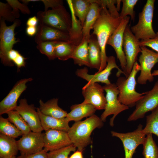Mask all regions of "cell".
I'll return each instance as SVG.
<instances>
[{"mask_svg":"<svg viewBox=\"0 0 158 158\" xmlns=\"http://www.w3.org/2000/svg\"><path fill=\"white\" fill-rule=\"evenodd\" d=\"M97 2L101 6V10L93 27L92 34L96 36L101 49V63L97 72H99L107 65L108 56L106 54V47L108 40L119 26L121 19L120 16L116 17L111 15L106 6L99 0H97Z\"/></svg>","mask_w":158,"mask_h":158,"instance_id":"cell-1","label":"cell"},{"mask_svg":"<svg viewBox=\"0 0 158 158\" xmlns=\"http://www.w3.org/2000/svg\"><path fill=\"white\" fill-rule=\"evenodd\" d=\"M103 125L100 118L94 114L83 121L75 122L68 133L77 150L83 152L91 143L90 135L93 130L97 128H101Z\"/></svg>","mask_w":158,"mask_h":158,"instance_id":"cell-2","label":"cell"},{"mask_svg":"<svg viewBox=\"0 0 158 158\" xmlns=\"http://www.w3.org/2000/svg\"><path fill=\"white\" fill-rule=\"evenodd\" d=\"M140 69V65L135 62L128 77H118L116 84L119 91L118 100L122 104L129 107L135 106L137 102L145 94V92L140 93L136 90V77Z\"/></svg>","mask_w":158,"mask_h":158,"instance_id":"cell-3","label":"cell"},{"mask_svg":"<svg viewBox=\"0 0 158 158\" xmlns=\"http://www.w3.org/2000/svg\"><path fill=\"white\" fill-rule=\"evenodd\" d=\"M40 24L69 32L71 27L72 18L65 7L56 8L37 13Z\"/></svg>","mask_w":158,"mask_h":158,"instance_id":"cell-4","label":"cell"},{"mask_svg":"<svg viewBox=\"0 0 158 158\" xmlns=\"http://www.w3.org/2000/svg\"><path fill=\"white\" fill-rule=\"evenodd\" d=\"M155 0H147L142 11L139 13L138 21L130 29L135 37L140 40L154 38L156 33L152 26Z\"/></svg>","mask_w":158,"mask_h":158,"instance_id":"cell-5","label":"cell"},{"mask_svg":"<svg viewBox=\"0 0 158 158\" xmlns=\"http://www.w3.org/2000/svg\"><path fill=\"white\" fill-rule=\"evenodd\" d=\"M21 22L16 19L11 25L7 26L5 20L0 19V58L2 63L5 66H13L14 64L9 59L8 53L12 49L14 44L18 42L15 37L14 30Z\"/></svg>","mask_w":158,"mask_h":158,"instance_id":"cell-6","label":"cell"},{"mask_svg":"<svg viewBox=\"0 0 158 158\" xmlns=\"http://www.w3.org/2000/svg\"><path fill=\"white\" fill-rule=\"evenodd\" d=\"M106 92V104L104 110L101 115L100 118L105 122L107 118L113 114L111 118L109 124L111 126L114 125V122L116 116L122 111L129 109V107L120 103L118 99L119 91L116 84L110 83L105 84L102 86Z\"/></svg>","mask_w":158,"mask_h":158,"instance_id":"cell-7","label":"cell"},{"mask_svg":"<svg viewBox=\"0 0 158 158\" xmlns=\"http://www.w3.org/2000/svg\"><path fill=\"white\" fill-rule=\"evenodd\" d=\"M140 41L132 33L129 25H128L124 31L123 40V48L126 62L124 72L126 78L131 72L133 65L136 62L138 54L141 52Z\"/></svg>","mask_w":158,"mask_h":158,"instance_id":"cell-8","label":"cell"},{"mask_svg":"<svg viewBox=\"0 0 158 158\" xmlns=\"http://www.w3.org/2000/svg\"><path fill=\"white\" fill-rule=\"evenodd\" d=\"M158 107V81L152 89L145 92L136 103L135 108L128 118V121H135L143 118L145 114Z\"/></svg>","mask_w":158,"mask_h":158,"instance_id":"cell-9","label":"cell"},{"mask_svg":"<svg viewBox=\"0 0 158 158\" xmlns=\"http://www.w3.org/2000/svg\"><path fill=\"white\" fill-rule=\"evenodd\" d=\"M107 65L105 68L102 71L96 72L94 74H90L88 73L87 68L78 69L75 72L76 75L78 77L87 80L90 83L100 82L105 84L111 83L109 79V77L111 73V71L114 68L118 70L116 76L120 77L121 75L124 73L117 65L115 57L113 56L108 57Z\"/></svg>","mask_w":158,"mask_h":158,"instance_id":"cell-10","label":"cell"},{"mask_svg":"<svg viewBox=\"0 0 158 158\" xmlns=\"http://www.w3.org/2000/svg\"><path fill=\"white\" fill-rule=\"evenodd\" d=\"M141 54L139 57L140 73L137 78V83L145 85L148 81H153L154 78L151 70L156 63H158V53L147 48L145 46H140Z\"/></svg>","mask_w":158,"mask_h":158,"instance_id":"cell-11","label":"cell"},{"mask_svg":"<svg viewBox=\"0 0 158 158\" xmlns=\"http://www.w3.org/2000/svg\"><path fill=\"white\" fill-rule=\"evenodd\" d=\"M142 125L140 124L136 130L131 132L122 133L111 131L112 136L118 138L122 141L125 151V158H132L137 147L143 144L146 135L142 133Z\"/></svg>","mask_w":158,"mask_h":158,"instance_id":"cell-12","label":"cell"},{"mask_svg":"<svg viewBox=\"0 0 158 158\" xmlns=\"http://www.w3.org/2000/svg\"><path fill=\"white\" fill-rule=\"evenodd\" d=\"M130 18V16H127L121 19L119 26L109 37L107 42V44L111 46L114 50L124 73L126 68V62L123 48V37L125 30Z\"/></svg>","mask_w":158,"mask_h":158,"instance_id":"cell-13","label":"cell"},{"mask_svg":"<svg viewBox=\"0 0 158 158\" xmlns=\"http://www.w3.org/2000/svg\"><path fill=\"white\" fill-rule=\"evenodd\" d=\"M44 133L31 131L23 134L17 141L18 149L21 154L28 155L40 152L44 148Z\"/></svg>","mask_w":158,"mask_h":158,"instance_id":"cell-14","label":"cell"},{"mask_svg":"<svg viewBox=\"0 0 158 158\" xmlns=\"http://www.w3.org/2000/svg\"><path fill=\"white\" fill-rule=\"evenodd\" d=\"M104 90L103 87L97 83L88 82L82 88L84 98L83 102L92 105L96 110L104 109L107 102Z\"/></svg>","mask_w":158,"mask_h":158,"instance_id":"cell-15","label":"cell"},{"mask_svg":"<svg viewBox=\"0 0 158 158\" xmlns=\"http://www.w3.org/2000/svg\"><path fill=\"white\" fill-rule=\"evenodd\" d=\"M32 78L23 79L18 81L8 94L0 102V115L7 114L13 110L18 106L17 101L27 88L26 83L31 81Z\"/></svg>","mask_w":158,"mask_h":158,"instance_id":"cell-16","label":"cell"},{"mask_svg":"<svg viewBox=\"0 0 158 158\" xmlns=\"http://www.w3.org/2000/svg\"><path fill=\"white\" fill-rule=\"evenodd\" d=\"M33 104H29L25 98L21 99L15 110L22 116L32 131L42 132L43 130L40 118Z\"/></svg>","mask_w":158,"mask_h":158,"instance_id":"cell-17","label":"cell"},{"mask_svg":"<svg viewBox=\"0 0 158 158\" xmlns=\"http://www.w3.org/2000/svg\"><path fill=\"white\" fill-rule=\"evenodd\" d=\"M43 149L50 151L56 150L72 144L67 132L54 129L45 131Z\"/></svg>","mask_w":158,"mask_h":158,"instance_id":"cell-18","label":"cell"},{"mask_svg":"<svg viewBox=\"0 0 158 158\" xmlns=\"http://www.w3.org/2000/svg\"><path fill=\"white\" fill-rule=\"evenodd\" d=\"M35 37L37 44L47 41H69V33L58 29L40 24Z\"/></svg>","mask_w":158,"mask_h":158,"instance_id":"cell-19","label":"cell"},{"mask_svg":"<svg viewBox=\"0 0 158 158\" xmlns=\"http://www.w3.org/2000/svg\"><path fill=\"white\" fill-rule=\"evenodd\" d=\"M43 130L54 129L68 132L70 127L69 122L65 118H58L45 115L42 113L39 108L36 109Z\"/></svg>","mask_w":158,"mask_h":158,"instance_id":"cell-20","label":"cell"},{"mask_svg":"<svg viewBox=\"0 0 158 158\" xmlns=\"http://www.w3.org/2000/svg\"><path fill=\"white\" fill-rule=\"evenodd\" d=\"M70 109V112L68 113L65 117L69 122L71 121L77 122L84 118L89 117L94 115L96 110L92 105L83 102L72 105Z\"/></svg>","mask_w":158,"mask_h":158,"instance_id":"cell-21","label":"cell"},{"mask_svg":"<svg viewBox=\"0 0 158 158\" xmlns=\"http://www.w3.org/2000/svg\"><path fill=\"white\" fill-rule=\"evenodd\" d=\"M92 3L82 27V38L89 40L90 31L99 18L101 10V6L95 0H91Z\"/></svg>","mask_w":158,"mask_h":158,"instance_id":"cell-22","label":"cell"},{"mask_svg":"<svg viewBox=\"0 0 158 158\" xmlns=\"http://www.w3.org/2000/svg\"><path fill=\"white\" fill-rule=\"evenodd\" d=\"M58 99L54 98L45 102L42 99L39 100V109L44 114L58 118L66 117L68 113L58 105Z\"/></svg>","mask_w":158,"mask_h":158,"instance_id":"cell-23","label":"cell"},{"mask_svg":"<svg viewBox=\"0 0 158 158\" xmlns=\"http://www.w3.org/2000/svg\"><path fill=\"white\" fill-rule=\"evenodd\" d=\"M88 51L90 67L99 70L102 61L101 49L96 36L92 34L88 41Z\"/></svg>","mask_w":158,"mask_h":158,"instance_id":"cell-24","label":"cell"},{"mask_svg":"<svg viewBox=\"0 0 158 158\" xmlns=\"http://www.w3.org/2000/svg\"><path fill=\"white\" fill-rule=\"evenodd\" d=\"M15 138L0 133V157L11 158L16 156L18 151Z\"/></svg>","mask_w":158,"mask_h":158,"instance_id":"cell-25","label":"cell"},{"mask_svg":"<svg viewBox=\"0 0 158 158\" xmlns=\"http://www.w3.org/2000/svg\"><path fill=\"white\" fill-rule=\"evenodd\" d=\"M89 40L82 38L81 42L76 46L71 57L75 64L90 67L88 51Z\"/></svg>","mask_w":158,"mask_h":158,"instance_id":"cell-26","label":"cell"},{"mask_svg":"<svg viewBox=\"0 0 158 158\" xmlns=\"http://www.w3.org/2000/svg\"><path fill=\"white\" fill-rule=\"evenodd\" d=\"M71 4L75 16L78 17L83 27L92 3L91 0H67Z\"/></svg>","mask_w":158,"mask_h":158,"instance_id":"cell-27","label":"cell"},{"mask_svg":"<svg viewBox=\"0 0 158 158\" xmlns=\"http://www.w3.org/2000/svg\"><path fill=\"white\" fill-rule=\"evenodd\" d=\"M76 46L70 41H57L55 49L56 58L62 61L71 59Z\"/></svg>","mask_w":158,"mask_h":158,"instance_id":"cell-28","label":"cell"},{"mask_svg":"<svg viewBox=\"0 0 158 158\" xmlns=\"http://www.w3.org/2000/svg\"><path fill=\"white\" fill-rule=\"evenodd\" d=\"M142 131L145 135L153 134L158 138V107L147 116L146 126Z\"/></svg>","mask_w":158,"mask_h":158,"instance_id":"cell-29","label":"cell"},{"mask_svg":"<svg viewBox=\"0 0 158 158\" xmlns=\"http://www.w3.org/2000/svg\"><path fill=\"white\" fill-rule=\"evenodd\" d=\"M7 114L8 116L7 119L20 130L23 135L31 131L28 124L17 111L12 110Z\"/></svg>","mask_w":158,"mask_h":158,"instance_id":"cell-30","label":"cell"},{"mask_svg":"<svg viewBox=\"0 0 158 158\" xmlns=\"http://www.w3.org/2000/svg\"><path fill=\"white\" fill-rule=\"evenodd\" d=\"M143 143L142 154L144 158H158V147L154 140L152 134L147 135Z\"/></svg>","mask_w":158,"mask_h":158,"instance_id":"cell-31","label":"cell"},{"mask_svg":"<svg viewBox=\"0 0 158 158\" xmlns=\"http://www.w3.org/2000/svg\"><path fill=\"white\" fill-rule=\"evenodd\" d=\"M0 132L15 139L23 135L13 124L1 116L0 117Z\"/></svg>","mask_w":158,"mask_h":158,"instance_id":"cell-32","label":"cell"},{"mask_svg":"<svg viewBox=\"0 0 158 158\" xmlns=\"http://www.w3.org/2000/svg\"><path fill=\"white\" fill-rule=\"evenodd\" d=\"M56 41H47L37 44V48L42 54L46 55L50 60L56 58L55 55V45Z\"/></svg>","mask_w":158,"mask_h":158,"instance_id":"cell-33","label":"cell"},{"mask_svg":"<svg viewBox=\"0 0 158 158\" xmlns=\"http://www.w3.org/2000/svg\"><path fill=\"white\" fill-rule=\"evenodd\" d=\"M20 17V14L13 11L10 5L0 2V18L7 21L14 22Z\"/></svg>","mask_w":158,"mask_h":158,"instance_id":"cell-34","label":"cell"},{"mask_svg":"<svg viewBox=\"0 0 158 158\" xmlns=\"http://www.w3.org/2000/svg\"><path fill=\"white\" fill-rule=\"evenodd\" d=\"M138 0H122L123 6L120 17L121 19L128 15L130 16L133 21L135 20V12L134 10L135 6L138 2Z\"/></svg>","mask_w":158,"mask_h":158,"instance_id":"cell-35","label":"cell"},{"mask_svg":"<svg viewBox=\"0 0 158 158\" xmlns=\"http://www.w3.org/2000/svg\"><path fill=\"white\" fill-rule=\"evenodd\" d=\"M76 147L72 144L69 146L47 153L48 158H68L71 152L75 151Z\"/></svg>","mask_w":158,"mask_h":158,"instance_id":"cell-36","label":"cell"},{"mask_svg":"<svg viewBox=\"0 0 158 158\" xmlns=\"http://www.w3.org/2000/svg\"><path fill=\"white\" fill-rule=\"evenodd\" d=\"M8 57L10 61L16 66L18 71H20L21 67L25 66L26 58L18 51L12 49L8 53Z\"/></svg>","mask_w":158,"mask_h":158,"instance_id":"cell-37","label":"cell"},{"mask_svg":"<svg viewBox=\"0 0 158 158\" xmlns=\"http://www.w3.org/2000/svg\"><path fill=\"white\" fill-rule=\"evenodd\" d=\"M6 1L13 10L17 11L20 10L22 13L24 14H30V10L26 4H22L17 0H6Z\"/></svg>","mask_w":158,"mask_h":158,"instance_id":"cell-38","label":"cell"},{"mask_svg":"<svg viewBox=\"0 0 158 158\" xmlns=\"http://www.w3.org/2000/svg\"><path fill=\"white\" fill-rule=\"evenodd\" d=\"M139 45L140 46L150 47L158 53V32L154 38L140 41Z\"/></svg>","mask_w":158,"mask_h":158,"instance_id":"cell-39","label":"cell"},{"mask_svg":"<svg viewBox=\"0 0 158 158\" xmlns=\"http://www.w3.org/2000/svg\"><path fill=\"white\" fill-rule=\"evenodd\" d=\"M99 1L106 6L111 15L116 17L120 16V14L118 13L116 8L114 5L115 4H117V0H101Z\"/></svg>","mask_w":158,"mask_h":158,"instance_id":"cell-40","label":"cell"},{"mask_svg":"<svg viewBox=\"0 0 158 158\" xmlns=\"http://www.w3.org/2000/svg\"><path fill=\"white\" fill-rule=\"evenodd\" d=\"M44 5V11L48 10L49 8L54 9L61 6L63 5V2L61 0H41Z\"/></svg>","mask_w":158,"mask_h":158,"instance_id":"cell-41","label":"cell"},{"mask_svg":"<svg viewBox=\"0 0 158 158\" xmlns=\"http://www.w3.org/2000/svg\"><path fill=\"white\" fill-rule=\"evenodd\" d=\"M47 152L43 149L37 152L28 155L20 154L16 158H48Z\"/></svg>","mask_w":158,"mask_h":158,"instance_id":"cell-42","label":"cell"},{"mask_svg":"<svg viewBox=\"0 0 158 158\" xmlns=\"http://www.w3.org/2000/svg\"><path fill=\"white\" fill-rule=\"evenodd\" d=\"M38 21L37 17L34 16L29 18L27 21L26 25L27 26H36Z\"/></svg>","mask_w":158,"mask_h":158,"instance_id":"cell-43","label":"cell"},{"mask_svg":"<svg viewBox=\"0 0 158 158\" xmlns=\"http://www.w3.org/2000/svg\"><path fill=\"white\" fill-rule=\"evenodd\" d=\"M37 28L36 26H27L26 32L29 36H33L36 35L37 32Z\"/></svg>","mask_w":158,"mask_h":158,"instance_id":"cell-44","label":"cell"},{"mask_svg":"<svg viewBox=\"0 0 158 158\" xmlns=\"http://www.w3.org/2000/svg\"><path fill=\"white\" fill-rule=\"evenodd\" d=\"M69 158H83L82 152L77 150Z\"/></svg>","mask_w":158,"mask_h":158,"instance_id":"cell-45","label":"cell"},{"mask_svg":"<svg viewBox=\"0 0 158 158\" xmlns=\"http://www.w3.org/2000/svg\"><path fill=\"white\" fill-rule=\"evenodd\" d=\"M117 6L116 7V9L118 11L120 9V4L121 1V0H117Z\"/></svg>","mask_w":158,"mask_h":158,"instance_id":"cell-46","label":"cell"},{"mask_svg":"<svg viewBox=\"0 0 158 158\" xmlns=\"http://www.w3.org/2000/svg\"><path fill=\"white\" fill-rule=\"evenodd\" d=\"M153 76H158V69L155 70L152 73Z\"/></svg>","mask_w":158,"mask_h":158,"instance_id":"cell-47","label":"cell"},{"mask_svg":"<svg viewBox=\"0 0 158 158\" xmlns=\"http://www.w3.org/2000/svg\"><path fill=\"white\" fill-rule=\"evenodd\" d=\"M11 158H16V156H14L13 157H12Z\"/></svg>","mask_w":158,"mask_h":158,"instance_id":"cell-48","label":"cell"},{"mask_svg":"<svg viewBox=\"0 0 158 158\" xmlns=\"http://www.w3.org/2000/svg\"></svg>","mask_w":158,"mask_h":158,"instance_id":"cell-49","label":"cell"}]
</instances>
